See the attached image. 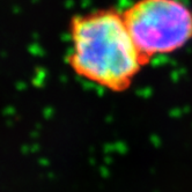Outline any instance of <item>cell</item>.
<instances>
[{
  "label": "cell",
  "instance_id": "obj_1",
  "mask_svg": "<svg viewBox=\"0 0 192 192\" xmlns=\"http://www.w3.org/2000/svg\"><path fill=\"white\" fill-rule=\"evenodd\" d=\"M66 61L78 78L116 94L129 90L148 65L133 42L123 12L115 8L72 17Z\"/></svg>",
  "mask_w": 192,
  "mask_h": 192
},
{
  "label": "cell",
  "instance_id": "obj_2",
  "mask_svg": "<svg viewBox=\"0 0 192 192\" xmlns=\"http://www.w3.org/2000/svg\"><path fill=\"white\" fill-rule=\"evenodd\" d=\"M123 16L147 64L192 42V7L183 0H136Z\"/></svg>",
  "mask_w": 192,
  "mask_h": 192
}]
</instances>
